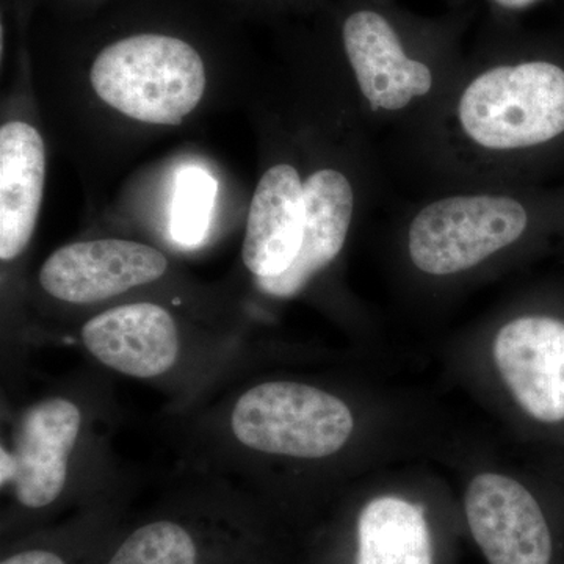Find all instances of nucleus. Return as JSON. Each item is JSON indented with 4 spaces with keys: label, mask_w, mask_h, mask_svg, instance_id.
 I'll use <instances>...</instances> for the list:
<instances>
[{
    "label": "nucleus",
    "mask_w": 564,
    "mask_h": 564,
    "mask_svg": "<svg viewBox=\"0 0 564 564\" xmlns=\"http://www.w3.org/2000/svg\"><path fill=\"white\" fill-rule=\"evenodd\" d=\"M494 359L516 402L536 421H564V322L519 317L494 340Z\"/></svg>",
    "instance_id": "8"
},
{
    "label": "nucleus",
    "mask_w": 564,
    "mask_h": 564,
    "mask_svg": "<svg viewBox=\"0 0 564 564\" xmlns=\"http://www.w3.org/2000/svg\"><path fill=\"white\" fill-rule=\"evenodd\" d=\"M2 564H65L61 556L47 551L21 552L3 560Z\"/></svg>",
    "instance_id": "17"
},
{
    "label": "nucleus",
    "mask_w": 564,
    "mask_h": 564,
    "mask_svg": "<svg viewBox=\"0 0 564 564\" xmlns=\"http://www.w3.org/2000/svg\"><path fill=\"white\" fill-rule=\"evenodd\" d=\"M234 436L252 451L321 459L350 440V408L332 393L302 383L272 381L240 397L232 411Z\"/></svg>",
    "instance_id": "3"
},
{
    "label": "nucleus",
    "mask_w": 564,
    "mask_h": 564,
    "mask_svg": "<svg viewBox=\"0 0 564 564\" xmlns=\"http://www.w3.org/2000/svg\"><path fill=\"white\" fill-rule=\"evenodd\" d=\"M499 6L508 7V9H522V7L530 6L534 0H496Z\"/></svg>",
    "instance_id": "18"
},
{
    "label": "nucleus",
    "mask_w": 564,
    "mask_h": 564,
    "mask_svg": "<svg viewBox=\"0 0 564 564\" xmlns=\"http://www.w3.org/2000/svg\"><path fill=\"white\" fill-rule=\"evenodd\" d=\"M43 137L28 122L0 129V259L13 261L31 243L43 202Z\"/></svg>",
    "instance_id": "13"
},
{
    "label": "nucleus",
    "mask_w": 564,
    "mask_h": 564,
    "mask_svg": "<svg viewBox=\"0 0 564 564\" xmlns=\"http://www.w3.org/2000/svg\"><path fill=\"white\" fill-rule=\"evenodd\" d=\"M356 564H433L422 508L395 496L367 503L359 516Z\"/></svg>",
    "instance_id": "14"
},
{
    "label": "nucleus",
    "mask_w": 564,
    "mask_h": 564,
    "mask_svg": "<svg viewBox=\"0 0 564 564\" xmlns=\"http://www.w3.org/2000/svg\"><path fill=\"white\" fill-rule=\"evenodd\" d=\"M344 44L362 95L373 109L400 110L432 90L429 66L404 54L392 25L375 11L352 13Z\"/></svg>",
    "instance_id": "10"
},
{
    "label": "nucleus",
    "mask_w": 564,
    "mask_h": 564,
    "mask_svg": "<svg viewBox=\"0 0 564 564\" xmlns=\"http://www.w3.org/2000/svg\"><path fill=\"white\" fill-rule=\"evenodd\" d=\"M304 184L292 165H274L252 196L242 258L256 278L280 276L302 250Z\"/></svg>",
    "instance_id": "11"
},
{
    "label": "nucleus",
    "mask_w": 564,
    "mask_h": 564,
    "mask_svg": "<svg viewBox=\"0 0 564 564\" xmlns=\"http://www.w3.org/2000/svg\"><path fill=\"white\" fill-rule=\"evenodd\" d=\"M90 79L107 106L148 124H181L206 90L198 51L185 41L154 33L128 36L99 52Z\"/></svg>",
    "instance_id": "1"
},
{
    "label": "nucleus",
    "mask_w": 564,
    "mask_h": 564,
    "mask_svg": "<svg viewBox=\"0 0 564 564\" xmlns=\"http://www.w3.org/2000/svg\"><path fill=\"white\" fill-rule=\"evenodd\" d=\"M82 340L98 361L133 378L169 372L180 355V332L154 303L113 307L85 323Z\"/></svg>",
    "instance_id": "9"
},
{
    "label": "nucleus",
    "mask_w": 564,
    "mask_h": 564,
    "mask_svg": "<svg viewBox=\"0 0 564 564\" xmlns=\"http://www.w3.org/2000/svg\"><path fill=\"white\" fill-rule=\"evenodd\" d=\"M82 426L79 408L65 399L44 400L22 415L14 451L2 448V486L13 484L18 502L43 508L58 499L68 477L70 452Z\"/></svg>",
    "instance_id": "7"
},
{
    "label": "nucleus",
    "mask_w": 564,
    "mask_h": 564,
    "mask_svg": "<svg viewBox=\"0 0 564 564\" xmlns=\"http://www.w3.org/2000/svg\"><path fill=\"white\" fill-rule=\"evenodd\" d=\"M109 564H196V545L181 525L154 522L135 530Z\"/></svg>",
    "instance_id": "16"
},
{
    "label": "nucleus",
    "mask_w": 564,
    "mask_h": 564,
    "mask_svg": "<svg viewBox=\"0 0 564 564\" xmlns=\"http://www.w3.org/2000/svg\"><path fill=\"white\" fill-rule=\"evenodd\" d=\"M169 269L161 251L131 240L101 239L66 245L40 272L41 288L73 304L99 303L158 281Z\"/></svg>",
    "instance_id": "5"
},
{
    "label": "nucleus",
    "mask_w": 564,
    "mask_h": 564,
    "mask_svg": "<svg viewBox=\"0 0 564 564\" xmlns=\"http://www.w3.org/2000/svg\"><path fill=\"white\" fill-rule=\"evenodd\" d=\"M467 522L489 564H549L552 538L536 499L513 478L480 474L466 491Z\"/></svg>",
    "instance_id": "6"
},
{
    "label": "nucleus",
    "mask_w": 564,
    "mask_h": 564,
    "mask_svg": "<svg viewBox=\"0 0 564 564\" xmlns=\"http://www.w3.org/2000/svg\"><path fill=\"white\" fill-rule=\"evenodd\" d=\"M355 196L350 182L336 170H321L304 182V234L302 250L291 269L280 276L256 278L269 295H296L315 274L337 258L347 240Z\"/></svg>",
    "instance_id": "12"
},
{
    "label": "nucleus",
    "mask_w": 564,
    "mask_h": 564,
    "mask_svg": "<svg viewBox=\"0 0 564 564\" xmlns=\"http://www.w3.org/2000/svg\"><path fill=\"white\" fill-rule=\"evenodd\" d=\"M459 120L489 150H519L564 132V70L530 62L486 70L464 91Z\"/></svg>",
    "instance_id": "2"
},
{
    "label": "nucleus",
    "mask_w": 564,
    "mask_h": 564,
    "mask_svg": "<svg viewBox=\"0 0 564 564\" xmlns=\"http://www.w3.org/2000/svg\"><path fill=\"white\" fill-rule=\"evenodd\" d=\"M529 223L527 212L507 196H455L426 206L410 228L411 261L429 274L473 269L514 243Z\"/></svg>",
    "instance_id": "4"
},
{
    "label": "nucleus",
    "mask_w": 564,
    "mask_h": 564,
    "mask_svg": "<svg viewBox=\"0 0 564 564\" xmlns=\"http://www.w3.org/2000/svg\"><path fill=\"white\" fill-rule=\"evenodd\" d=\"M217 188V181L196 166L177 174L170 217V232L177 243L195 247L203 242L209 229Z\"/></svg>",
    "instance_id": "15"
}]
</instances>
